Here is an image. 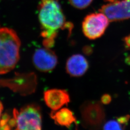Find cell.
Masks as SVG:
<instances>
[{"label": "cell", "instance_id": "obj_21", "mask_svg": "<svg viewBox=\"0 0 130 130\" xmlns=\"http://www.w3.org/2000/svg\"></svg>", "mask_w": 130, "mask_h": 130}, {"label": "cell", "instance_id": "obj_3", "mask_svg": "<svg viewBox=\"0 0 130 130\" xmlns=\"http://www.w3.org/2000/svg\"><path fill=\"white\" fill-rule=\"evenodd\" d=\"M14 130H42V113L40 108L30 104L13 112Z\"/></svg>", "mask_w": 130, "mask_h": 130}, {"label": "cell", "instance_id": "obj_15", "mask_svg": "<svg viewBox=\"0 0 130 130\" xmlns=\"http://www.w3.org/2000/svg\"><path fill=\"white\" fill-rule=\"evenodd\" d=\"M112 98L110 95L109 94H103L101 98V102L103 104L105 105H107L109 104L111 102Z\"/></svg>", "mask_w": 130, "mask_h": 130}, {"label": "cell", "instance_id": "obj_20", "mask_svg": "<svg viewBox=\"0 0 130 130\" xmlns=\"http://www.w3.org/2000/svg\"></svg>", "mask_w": 130, "mask_h": 130}, {"label": "cell", "instance_id": "obj_19", "mask_svg": "<svg viewBox=\"0 0 130 130\" xmlns=\"http://www.w3.org/2000/svg\"><path fill=\"white\" fill-rule=\"evenodd\" d=\"M116 0H105V1L107 2H109V3H112V2H114V1H115Z\"/></svg>", "mask_w": 130, "mask_h": 130}, {"label": "cell", "instance_id": "obj_8", "mask_svg": "<svg viewBox=\"0 0 130 130\" xmlns=\"http://www.w3.org/2000/svg\"><path fill=\"white\" fill-rule=\"evenodd\" d=\"M43 98L47 106L53 111L60 109L70 102L68 92L59 89H52L45 91Z\"/></svg>", "mask_w": 130, "mask_h": 130}, {"label": "cell", "instance_id": "obj_10", "mask_svg": "<svg viewBox=\"0 0 130 130\" xmlns=\"http://www.w3.org/2000/svg\"><path fill=\"white\" fill-rule=\"evenodd\" d=\"M52 119L58 125L70 128L74 123H76V119L73 112L68 108H61L50 114Z\"/></svg>", "mask_w": 130, "mask_h": 130}, {"label": "cell", "instance_id": "obj_14", "mask_svg": "<svg viewBox=\"0 0 130 130\" xmlns=\"http://www.w3.org/2000/svg\"><path fill=\"white\" fill-rule=\"evenodd\" d=\"M130 119V116L129 115H127L123 116L117 118V121H118L121 125H125L129 121Z\"/></svg>", "mask_w": 130, "mask_h": 130}, {"label": "cell", "instance_id": "obj_12", "mask_svg": "<svg viewBox=\"0 0 130 130\" xmlns=\"http://www.w3.org/2000/svg\"><path fill=\"white\" fill-rule=\"evenodd\" d=\"M70 4L78 9H84L91 4L93 0H69Z\"/></svg>", "mask_w": 130, "mask_h": 130}, {"label": "cell", "instance_id": "obj_5", "mask_svg": "<svg viewBox=\"0 0 130 130\" xmlns=\"http://www.w3.org/2000/svg\"><path fill=\"white\" fill-rule=\"evenodd\" d=\"M82 113L84 124L91 129H99L105 120L104 108L98 102H90L84 104Z\"/></svg>", "mask_w": 130, "mask_h": 130}, {"label": "cell", "instance_id": "obj_2", "mask_svg": "<svg viewBox=\"0 0 130 130\" xmlns=\"http://www.w3.org/2000/svg\"><path fill=\"white\" fill-rule=\"evenodd\" d=\"M20 41L12 29L0 28V74L13 70L19 59Z\"/></svg>", "mask_w": 130, "mask_h": 130}, {"label": "cell", "instance_id": "obj_6", "mask_svg": "<svg viewBox=\"0 0 130 130\" xmlns=\"http://www.w3.org/2000/svg\"><path fill=\"white\" fill-rule=\"evenodd\" d=\"M99 12L105 14L110 22L130 19V0H119L104 5Z\"/></svg>", "mask_w": 130, "mask_h": 130}, {"label": "cell", "instance_id": "obj_16", "mask_svg": "<svg viewBox=\"0 0 130 130\" xmlns=\"http://www.w3.org/2000/svg\"><path fill=\"white\" fill-rule=\"evenodd\" d=\"M123 41L126 49L130 50V34L124 38Z\"/></svg>", "mask_w": 130, "mask_h": 130}, {"label": "cell", "instance_id": "obj_9", "mask_svg": "<svg viewBox=\"0 0 130 130\" xmlns=\"http://www.w3.org/2000/svg\"><path fill=\"white\" fill-rule=\"evenodd\" d=\"M89 69V63L86 58L80 54H75L70 56L67 61L66 70L70 76L79 77L83 76Z\"/></svg>", "mask_w": 130, "mask_h": 130}, {"label": "cell", "instance_id": "obj_13", "mask_svg": "<svg viewBox=\"0 0 130 130\" xmlns=\"http://www.w3.org/2000/svg\"><path fill=\"white\" fill-rule=\"evenodd\" d=\"M103 130H123L122 126L117 121L109 120L105 123Z\"/></svg>", "mask_w": 130, "mask_h": 130}, {"label": "cell", "instance_id": "obj_17", "mask_svg": "<svg viewBox=\"0 0 130 130\" xmlns=\"http://www.w3.org/2000/svg\"><path fill=\"white\" fill-rule=\"evenodd\" d=\"M84 53L87 55H89L90 54H92V49L91 47H90L87 46L84 48Z\"/></svg>", "mask_w": 130, "mask_h": 130}, {"label": "cell", "instance_id": "obj_11", "mask_svg": "<svg viewBox=\"0 0 130 130\" xmlns=\"http://www.w3.org/2000/svg\"><path fill=\"white\" fill-rule=\"evenodd\" d=\"M14 122L13 117L5 114L0 120V130H12L14 129Z\"/></svg>", "mask_w": 130, "mask_h": 130}, {"label": "cell", "instance_id": "obj_18", "mask_svg": "<svg viewBox=\"0 0 130 130\" xmlns=\"http://www.w3.org/2000/svg\"><path fill=\"white\" fill-rule=\"evenodd\" d=\"M3 111V105L1 102V101H0V120L1 119L2 116Z\"/></svg>", "mask_w": 130, "mask_h": 130}, {"label": "cell", "instance_id": "obj_7", "mask_svg": "<svg viewBox=\"0 0 130 130\" xmlns=\"http://www.w3.org/2000/svg\"><path fill=\"white\" fill-rule=\"evenodd\" d=\"M32 61L34 67L38 70L49 72L54 70L58 63L56 53L49 48L37 49L33 54Z\"/></svg>", "mask_w": 130, "mask_h": 130}, {"label": "cell", "instance_id": "obj_4", "mask_svg": "<svg viewBox=\"0 0 130 130\" xmlns=\"http://www.w3.org/2000/svg\"><path fill=\"white\" fill-rule=\"evenodd\" d=\"M109 20L102 13H91L86 15L82 23L84 35L90 40L101 37L108 26Z\"/></svg>", "mask_w": 130, "mask_h": 130}, {"label": "cell", "instance_id": "obj_1", "mask_svg": "<svg viewBox=\"0 0 130 130\" xmlns=\"http://www.w3.org/2000/svg\"><path fill=\"white\" fill-rule=\"evenodd\" d=\"M38 12L41 34L45 47H53L59 30L67 29L70 33L71 32L73 25L66 21L59 0H41Z\"/></svg>", "mask_w": 130, "mask_h": 130}]
</instances>
